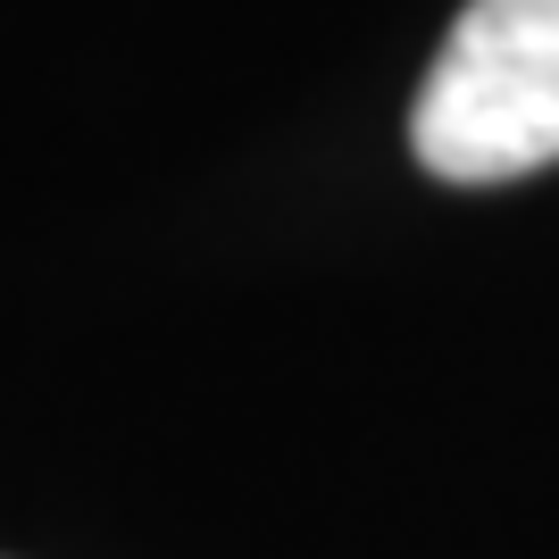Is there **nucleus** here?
<instances>
[{
  "mask_svg": "<svg viewBox=\"0 0 559 559\" xmlns=\"http://www.w3.org/2000/svg\"><path fill=\"white\" fill-rule=\"evenodd\" d=\"M443 185H510L559 159V0H467L409 109Z\"/></svg>",
  "mask_w": 559,
  "mask_h": 559,
  "instance_id": "nucleus-1",
  "label": "nucleus"
}]
</instances>
